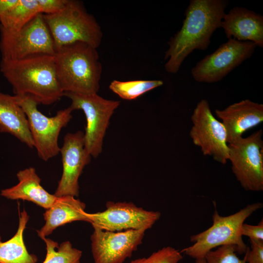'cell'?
Segmentation results:
<instances>
[{
  "mask_svg": "<svg viewBox=\"0 0 263 263\" xmlns=\"http://www.w3.org/2000/svg\"><path fill=\"white\" fill-rule=\"evenodd\" d=\"M19 104L27 118L29 129L39 157L44 161L57 155L60 148L58 138L61 129L72 117L73 111L69 106L59 110L56 115L48 117L38 110V103L28 95H15Z\"/></svg>",
  "mask_w": 263,
  "mask_h": 263,
  "instance_id": "cell-6",
  "label": "cell"
},
{
  "mask_svg": "<svg viewBox=\"0 0 263 263\" xmlns=\"http://www.w3.org/2000/svg\"><path fill=\"white\" fill-rule=\"evenodd\" d=\"M19 0H0V17L15 6Z\"/></svg>",
  "mask_w": 263,
  "mask_h": 263,
  "instance_id": "cell-29",
  "label": "cell"
},
{
  "mask_svg": "<svg viewBox=\"0 0 263 263\" xmlns=\"http://www.w3.org/2000/svg\"><path fill=\"white\" fill-rule=\"evenodd\" d=\"M96 49L86 43L76 42L56 50V75L64 93H97L102 68Z\"/></svg>",
  "mask_w": 263,
  "mask_h": 263,
  "instance_id": "cell-3",
  "label": "cell"
},
{
  "mask_svg": "<svg viewBox=\"0 0 263 263\" xmlns=\"http://www.w3.org/2000/svg\"><path fill=\"white\" fill-rule=\"evenodd\" d=\"M221 27L228 39L251 41L263 47V17L260 14L244 7H233L225 13Z\"/></svg>",
  "mask_w": 263,
  "mask_h": 263,
  "instance_id": "cell-16",
  "label": "cell"
},
{
  "mask_svg": "<svg viewBox=\"0 0 263 263\" xmlns=\"http://www.w3.org/2000/svg\"><path fill=\"white\" fill-rule=\"evenodd\" d=\"M241 234L248 237L250 240L263 241V221L258 225L244 223L241 227Z\"/></svg>",
  "mask_w": 263,
  "mask_h": 263,
  "instance_id": "cell-28",
  "label": "cell"
},
{
  "mask_svg": "<svg viewBox=\"0 0 263 263\" xmlns=\"http://www.w3.org/2000/svg\"><path fill=\"white\" fill-rule=\"evenodd\" d=\"M228 1L191 0L185 13L181 29L168 41L166 71L177 73L185 59L194 50H205L214 32L221 27Z\"/></svg>",
  "mask_w": 263,
  "mask_h": 263,
  "instance_id": "cell-1",
  "label": "cell"
},
{
  "mask_svg": "<svg viewBox=\"0 0 263 263\" xmlns=\"http://www.w3.org/2000/svg\"><path fill=\"white\" fill-rule=\"evenodd\" d=\"M85 207V203L75 197L66 195L56 197L43 214L45 223L37 231L38 235L43 239L57 227L74 221L89 223Z\"/></svg>",
  "mask_w": 263,
  "mask_h": 263,
  "instance_id": "cell-17",
  "label": "cell"
},
{
  "mask_svg": "<svg viewBox=\"0 0 263 263\" xmlns=\"http://www.w3.org/2000/svg\"><path fill=\"white\" fill-rule=\"evenodd\" d=\"M260 129L228 144L232 171L246 190H263V140Z\"/></svg>",
  "mask_w": 263,
  "mask_h": 263,
  "instance_id": "cell-9",
  "label": "cell"
},
{
  "mask_svg": "<svg viewBox=\"0 0 263 263\" xmlns=\"http://www.w3.org/2000/svg\"><path fill=\"white\" fill-rule=\"evenodd\" d=\"M256 47L251 41L229 38L197 63L191 70L192 77L198 82H217L250 58Z\"/></svg>",
  "mask_w": 263,
  "mask_h": 263,
  "instance_id": "cell-11",
  "label": "cell"
},
{
  "mask_svg": "<svg viewBox=\"0 0 263 263\" xmlns=\"http://www.w3.org/2000/svg\"><path fill=\"white\" fill-rule=\"evenodd\" d=\"M215 113L225 128L228 144L242 137L244 132L263 121V105L249 99L217 109Z\"/></svg>",
  "mask_w": 263,
  "mask_h": 263,
  "instance_id": "cell-15",
  "label": "cell"
},
{
  "mask_svg": "<svg viewBox=\"0 0 263 263\" xmlns=\"http://www.w3.org/2000/svg\"><path fill=\"white\" fill-rule=\"evenodd\" d=\"M192 123L189 136L203 155L225 164L228 161V144L223 123L213 114L206 99L201 100L191 116Z\"/></svg>",
  "mask_w": 263,
  "mask_h": 263,
  "instance_id": "cell-10",
  "label": "cell"
},
{
  "mask_svg": "<svg viewBox=\"0 0 263 263\" xmlns=\"http://www.w3.org/2000/svg\"><path fill=\"white\" fill-rule=\"evenodd\" d=\"M0 70L15 95H28L45 105L54 104L64 95L56 77L54 55L1 59Z\"/></svg>",
  "mask_w": 263,
  "mask_h": 263,
  "instance_id": "cell-2",
  "label": "cell"
},
{
  "mask_svg": "<svg viewBox=\"0 0 263 263\" xmlns=\"http://www.w3.org/2000/svg\"><path fill=\"white\" fill-rule=\"evenodd\" d=\"M102 212L87 213L93 227L109 231L144 229L151 228L160 218L158 211L147 210L132 202H107Z\"/></svg>",
  "mask_w": 263,
  "mask_h": 263,
  "instance_id": "cell-12",
  "label": "cell"
},
{
  "mask_svg": "<svg viewBox=\"0 0 263 263\" xmlns=\"http://www.w3.org/2000/svg\"><path fill=\"white\" fill-rule=\"evenodd\" d=\"M71 101L72 110H81L86 119L84 133L85 148L94 158L102 152L103 139L110 120L120 102L103 98L97 94H80L65 92Z\"/></svg>",
  "mask_w": 263,
  "mask_h": 263,
  "instance_id": "cell-8",
  "label": "cell"
},
{
  "mask_svg": "<svg viewBox=\"0 0 263 263\" xmlns=\"http://www.w3.org/2000/svg\"><path fill=\"white\" fill-rule=\"evenodd\" d=\"M46 246L47 254L43 263H80L82 251L73 247L69 241L60 244L50 239H42Z\"/></svg>",
  "mask_w": 263,
  "mask_h": 263,
  "instance_id": "cell-23",
  "label": "cell"
},
{
  "mask_svg": "<svg viewBox=\"0 0 263 263\" xmlns=\"http://www.w3.org/2000/svg\"><path fill=\"white\" fill-rule=\"evenodd\" d=\"M251 248H247L244 259L247 263H263V241L250 240Z\"/></svg>",
  "mask_w": 263,
  "mask_h": 263,
  "instance_id": "cell-26",
  "label": "cell"
},
{
  "mask_svg": "<svg viewBox=\"0 0 263 263\" xmlns=\"http://www.w3.org/2000/svg\"><path fill=\"white\" fill-rule=\"evenodd\" d=\"M91 237L94 263H123L142 243L146 230L109 231L94 227Z\"/></svg>",
  "mask_w": 263,
  "mask_h": 263,
  "instance_id": "cell-13",
  "label": "cell"
},
{
  "mask_svg": "<svg viewBox=\"0 0 263 263\" xmlns=\"http://www.w3.org/2000/svg\"><path fill=\"white\" fill-rule=\"evenodd\" d=\"M207 263H247L237 256L235 246L225 245L209 251L204 258Z\"/></svg>",
  "mask_w": 263,
  "mask_h": 263,
  "instance_id": "cell-24",
  "label": "cell"
},
{
  "mask_svg": "<svg viewBox=\"0 0 263 263\" xmlns=\"http://www.w3.org/2000/svg\"><path fill=\"white\" fill-rule=\"evenodd\" d=\"M182 259L181 252L167 246L153 252L148 257L135 259L130 263H178Z\"/></svg>",
  "mask_w": 263,
  "mask_h": 263,
  "instance_id": "cell-25",
  "label": "cell"
},
{
  "mask_svg": "<svg viewBox=\"0 0 263 263\" xmlns=\"http://www.w3.org/2000/svg\"><path fill=\"white\" fill-rule=\"evenodd\" d=\"M195 263H207L205 258L195 259Z\"/></svg>",
  "mask_w": 263,
  "mask_h": 263,
  "instance_id": "cell-30",
  "label": "cell"
},
{
  "mask_svg": "<svg viewBox=\"0 0 263 263\" xmlns=\"http://www.w3.org/2000/svg\"><path fill=\"white\" fill-rule=\"evenodd\" d=\"M40 13L51 15L61 11L67 0H37Z\"/></svg>",
  "mask_w": 263,
  "mask_h": 263,
  "instance_id": "cell-27",
  "label": "cell"
},
{
  "mask_svg": "<svg viewBox=\"0 0 263 263\" xmlns=\"http://www.w3.org/2000/svg\"><path fill=\"white\" fill-rule=\"evenodd\" d=\"M40 13L37 0H19L15 6L0 17V28L18 30Z\"/></svg>",
  "mask_w": 263,
  "mask_h": 263,
  "instance_id": "cell-21",
  "label": "cell"
},
{
  "mask_svg": "<svg viewBox=\"0 0 263 263\" xmlns=\"http://www.w3.org/2000/svg\"><path fill=\"white\" fill-rule=\"evenodd\" d=\"M161 80H113L109 89L122 99L132 100L155 88L162 86Z\"/></svg>",
  "mask_w": 263,
  "mask_h": 263,
  "instance_id": "cell-22",
  "label": "cell"
},
{
  "mask_svg": "<svg viewBox=\"0 0 263 263\" xmlns=\"http://www.w3.org/2000/svg\"><path fill=\"white\" fill-rule=\"evenodd\" d=\"M263 207L256 202L247 205L234 214L222 216L215 209L212 216V225L206 230L193 235L190 240L193 244L181 251L195 259L204 258L214 248L225 245L236 247L237 253H245L247 247L243 239L241 227L245 220Z\"/></svg>",
  "mask_w": 263,
  "mask_h": 263,
  "instance_id": "cell-5",
  "label": "cell"
},
{
  "mask_svg": "<svg viewBox=\"0 0 263 263\" xmlns=\"http://www.w3.org/2000/svg\"><path fill=\"white\" fill-rule=\"evenodd\" d=\"M29 217L25 210L20 214L18 230L10 239L2 242L0 236V263H36L37 258L28 252L23 241V232Z\"/></svg>",
  "mask_w": 263,
  "mask_h": 263,
  "instance_id": "cell-20",
  "label": "cell"
},
{
  "mask_svg": "<svg viewBox=\"0 0 263 263\" xmlns=\"http://www.w3.org/2000/svg\"><path fill=\"white\" fill-rule=\"evenodd\" d=\"M0 132L14 136L28 147H34L26 115L15 96L0 92Z\"/></svg>",
  "mask_w": 263,
  "mask_h": 263,
  "instance_id": "cell-19",
  "label": "cell"
},
{
  "mask_svg": "<svg viewBox=\"0 0 263 263\" xmlns=\"http://www.w3.org/2000/svg\"><path fill=\"white\" fill-rule=\"evenodd\" d=\"M16 185L1 190L0 195L9 199H21L32 202L46 209L56 200L54 194L48 192L41 185V179L36 169L29 167L19 171Z\"/></svg>",
  "mask_w": 263,
  "mask_h": 263,
  "instance_id": "cell-18",
  "label": "cell"
},
{
  "mask_svg": "<svg viewBox=\"0 0 263 263\" xmlns=\"http://www.w3.org/2000/svg\"><path fill=\"white\" fill-rule=\"evenodd\" d=\"M43 17L56 50L76 42H85L95 48L101 44L103 37L101 27L79 0H67L61 11L51 15L43 14Z\"/></svg>",
  "mask_w": 263,
  "mask_h": 263,
  "instance_id": "cell-4",
  "label": "cell"
},
{
  "mask_svg": "<svg viewBox=\"0 0 263 263\" xmlns=\"http://www.w3.org/2000/svg\"><path fill=\"white\" fill-rule=\"evenodd\" d=\"M0 33L1 59L14 60L37 55L56 53L52 37L41 13L18 30L0 28Z\"/></svg>",
  "mask_w": 263,
  "mask_h": 263,
  "instance_id": "cell-7",
  "label": "cell"
},
{
  "mask_svg": "<svg viewBox=\"0 0 263 263\" xmlns=\"http://www.w3.org/2000/svg\"><path fill=\"white\" fill-rule=\"evenodd\" d=\"M63 167L61 177L54 193L56 197L79 194L78 179L91 155L85 148L84 132L68 133L64 137L60 151Z\"/></svg>",
  "mask_w": 263,
  "mask_h": 263,
  "instance_id": "cell-14",
  "label": "cell"
}]
</instances>
